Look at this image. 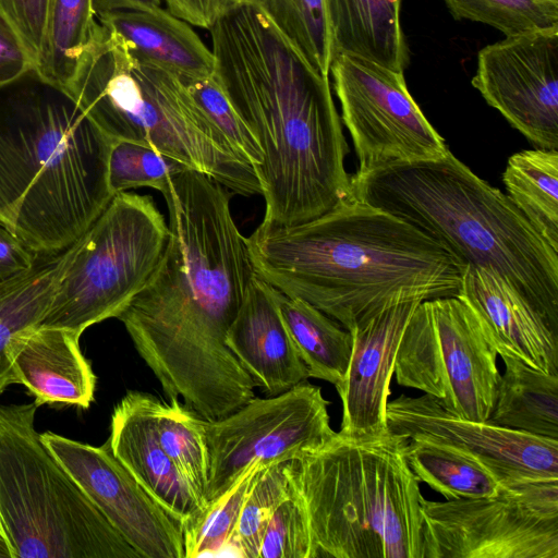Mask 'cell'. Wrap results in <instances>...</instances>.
I'll use <instances>...</instances> for the list:
<instances>
[{
    "mask_svg": "<svg viewBox=\"0 0 558 558\" xmlns=\"http://www.w3.org/2000/svg\"><path fill=\"white\" fill-rule=\"evenodd\" d=\"M161 194L167 244L144 287L116 318L165 396L215 421L255 397L251 376L226 343L255 271L227 187L185 168Z\"/></svg>",
    "mask_w": 558,
    "mask_h": 558,
    "instance_id": "6da1fadb",
    "label": "cell"
},
{
    "mask_svg": "<svg viewBox=\"0 0 558 558\" xmlns=\"http://www.w3.org/2000/svg\"><path fill=\"white\" fill-rule=\"evenodd\" d=\"M214 76L263 151V227L319 217L353 196L329 76L317 73L255 2L209 27Z\"/></svg>",
    "mask_w": 558,
    "mask_h": 558,
    "instance_id": "7a4b0ae2",
    "label": "cell"
},
{
    "mask_svg": "<svg viewBox=\"0 0 558 558\" xmlns=\"http://www.w3.org/2000/svg\"><path fill=\"white\" fill-rule=\"evenodd\" d=\"M255 274L350 332L400 301L457 295L466 265L415 227L354 196L310 221L258 226Z\"/></svg>",
    "mask_w": 558,
    "mask_h": 558,
    "instance_id": "3957f363",
    "label": "cell"
},
{
    "mask_svg": "<svg viewBox=\"0 0 558 558\" xmlns=\"http://www.w3.org/2000/svg\"><path fill=\"white\" fill-rule=\"evenodd\" d=\"M113 141L36 69L0 86V222L37 255L75 243L113 197Z\"/></svg>",
    "mask_w": 558,
    "mask_h": 558,
    "instance_id": "277c9868",
    "label": "cell"
},
{
    "mask_svg": "<svg viewBox=\"0 0 558 558\" xmlns=\"http://www.w3.org/2000/svg\"><path fill=\"white\" fill-rule=\"evenodd\" d=\"M354 197L404 220L465 265L509 282L558 336V251L507 194L450 150L351 175Z\"/></svg>",
    "mask_w": 558,
    "mask_h": 558,
    "instance_id": "5b68a950",
    "label": "cell"
},
{
    "mask_svg": "<svg viewBox=\"0 0 558 558\" xmlns=\"http://www.w3.org/2000/svg\"><path fill=\"white\" fill-rule=\"evenodd\" d=\"M64 89L113 142L153 147L231 193L262 195L255 169L207 118L182 80L100 23Z\"/></svg>",
    "mask_w": 558,
    "mask_h": 558,
    "instance_id": "8992f818",
    "label": "cell"
},
{
    "mask_svg": "<svg viewBox=\"0 0 558 558\" xmlns=\"http://www.w3.org/2000/svg\"><path fill=\"white\" fill-rule=\"evenodd\" d=\"M408 439L365 441L339 435L293 461L314 558H423L424 499L410 469Z\"/></svg>",
    "mask_w": 558,
    "mask_h": 558,
    "instance_id": "52a82bcc",
    "label": "cell"
},
{
    "mask_svg": "<svg viewBox=\"0 0 558 558\" xmlns=\"http://www.w3.org/2000/svg\"><path fill=\"white\" fill-rule=\"evenodd\" d=\"M37 408L0 404V523L11 558H141L45 445Z\"/></svg>",
    "mask_w": 558,
    "mask_h": 558,
    "instance_id": "ba28073f",
    "label": "cell"
},
{
    "mask_svg": "<svg viewBox=\"0 0 558 558\" xmlns=\"http://www.w3.org/2000/svg\"><path fill=\"white\" fill-rule=\"evenodd\" d=\"M168 223L148 195L121 192L75 242L40 325L80 336L117 317L144 287L168 240Z\"/></svg>",
    "mask_w": 558,
    "mask_h": 558,
    "instance_id": "9c48e42d",
    "label": "cell"
},
{
    "mask_svg": "<svg viewBox=\"0 0 558 558\" xmlns=\"http://www.w3.org/2000/svg\"><path fill=\"white\" fill-rule=\"evenodd\" d=\"M497 351L473 310L459 295L422 301L402 333L393 375L451 414L487 422L500 372Z\"/></svg>",
    "mask_w": 558,
    "mask_h": 558,
    "instance_id": "30bf717a",
    "label": "cell"
},
{
    "mask_svg": "<svg viewBox=\"0 0 558 558\" xmlns=\"http://www.w3.org/2000/svg\"><path fill=\"white\" fill-rule=\"evenodd\" d=\"M423 558H558V477L505 480L492 496L423 499Z\"/></svg>",
    "mask_w": 558,
    "mask_h": 558,
    "instance_id": "8fae6325",
    "label": "cell"
},
{
    "mask_svg": "<svg viewBox=\"0 0 558 558\" xmlns=\"http://www.w3.org/2000/svg\"><path fill=\"white\" fill-rule=\"evenodd\" d=\"M329 402L306 381L266 398L254 397L229 415L205 420L209 458L207 501L228 490L253 464L300 459L333 440Z\"/></svg>",
    "mask_w": 558,
    "mask_h": 558,
    "instance_id": "7c38bea8",
    "label": "cell"
},
{
    "mask_svg": "<svg viewBox=\"0 0 558 558\" xmlns=\"http://www.w3.org/2000/svg\"><path fill=\"white\" fill-rule=\"evenodd\" d=\"M330 72L357 172L434 159L449 150L412 98L403 72L349 54H336Z\"/></svg>",
    "mask_w": 558,
    "mask_h": 558,
    "instance_id": "4fadbf2b",
    "label": "cell"
},
{
    "mask_svg": "<svg viewBox=\"0 0 558 558\" xmlns=\"http://www.w3.org/2000/svg\"><path fill=\"white\" fill-rule=\"evenodd\" d=\"M472 85L536 148L558 150V29L484 47Z\"/></svg>",
    "mask_w": 558,
    "mask_h": 558,
    "instance_id": "5bb4252c",
    "label": "cell"
},
{
    "mask_svg": "<svg viewBox=\"0 0 558 558\" xmlns=\"http://www.w3.org/2000/svg\"><path fill=\"white\" fill-rule=\"evenodd\" d=\"M41 439L89 500L141 558H184L181 523L111 452L46 432Z\"/></svg>",
    "mask_w": 558,
    "mask_h": 558,
    "instance_id": "9a60e30c",
    "label": "cell"
},
{
    "mask_svg": "<svg viewBox=\"0 0 558 558\" xmlns=\"http://www.w3.org/2000/svg\"><path fill=\"white\" fill-rule=\"evenodd\" d=\"M386 421L392 435L457 449L504 478L558 477V439L456 416L427 393L388 401Z\"/></svg>",
    "mask_w": 558,
    "mask_h": 558,
    "instance_id": "2e32d148",
    "label": "cell"
},
{
    "mask_svg": "<svg viewBox=\"0 0 558 558\" xmlns=\"http://www.w3.org/2000/svg\"><path fill=\"white\" fill-rule=\"evenodd\" d=\"M422 300L391 304L351 331L353 348L342 383L339 435L365 441L386 436V410L397 350L404 328Z\"/></svg>",
    "mask_w": 558,
    "mask_h": 558,
    "instance_id": "e0dca14e",
    "label": "cell"
},
{
    "mask_svg": "<svg viewBox=\"0 0 558 558\" xmlns=\"http://www.w3.org/2000/svg\"><path fill=\"white\" fill-rule=\"evenodd\" d=\"M158 401L149 393L129 391L113 409L107 442L144 490L183 525L202 506L161 447L157 432Z\"/></svg>",
    "mask_w": 558,
    "mask_h": 558,
    "instance_id": "ac0fdd59",
    "label": "cell"
},
{
    "mask_svg": "<svg viewBox=\"0 0 558 558\" xmlns=\"http://www.w3.org/2000/svg\"><path fill=\"white\" fill-rule=\"evenodd\" d=\"M473 310L496 348L544 373L558 375V336L501 276L466 265L458 294Z\"/></svg>",
    "mask_w": 558,
    "mask_h": 558,
    "instance_id": "d6986e66",
    "label": "cell"
},
{
    "mask_svg": "<svg viewBox=\"0 0 558 558\" xmlns=\"http://www.w3.org/2000/svg\"><path fill=\"white\" fill-rule=\"evenodd\" d=\"M226 343L267 397L306 381L308 371L282 322L272 288L256 274L232 322Z\"/></svg>",
    "mask_w": 558,
    "mask_h": 558,
    "instance_id": "ffe728a7",
    "label": "cell"
},
{
    "mask_svg": "<svg viewBox=\"0 0 558 558\" xmlns=\"http://www.w3.org/2000/svg\"><path fill=\"white\" fill-rule=\"evenodd\" d=\"M73 330L38 325L15 336L8 348L14 384L26 387L35 403L83 409L94 401L96 376Z\"/></svg>",
    "mask_w": 558,
    "mask_h": 558,
    "instance_id": "44dd1931",
    "label": "cell"
},
{
    "mask_svg": "<svg viewBox=\"0 0 558 558\" xmlns=\"http://www.w3.org/2000/svg\"><path fill=\"white\" fill-rule=\"evenodd\" d=\"M140 56L178 76L214 73V54L191 24L161 7L120 9L97 15Z\"/></svg>",
    "mask_w": 558,
    "mask_h": 558,
    "instance_id": "7402d4cb",
    "label": "cell"
},
{
    "mask_svg": "<svg viewBox=\"0 0 558 558\" xmlns=\"http://www.w3.org/2000/svg\"><path fill=\"white\" fill-rule=\"evenodd\" d=\"M333 57L349 54L403 72L408 50L400 0H326Z\"/></svg>",
    "mask_w": 558,
    "mask_h": 558,
    "instance_id": "603a6c76",
    "label": "cell"
},
{
    "mask_svg": "<svg viewBox=\"0 0 558 558\" xmlns=\"http://www.w3.org/2000/svg\"><path fill=\"white\" fill-rule=\"evenodd\" d=\"M74 248L75 243L58 254L38 255L29 270L0 282V396L14 384L8 357L11 340L40 325Z\"/></svg>",
    "mask_w": 558,
    "mask_h": 558,
    "instance_id": "cb8c5ba5",
    "label": "cell"
},
{
    "mask_svg": "<svg viewBox=\"0 0 558 558\" xmlns=\"http://www.w3.org/2000/svg\"><path fill=\"white\" fill-rule=\"evenodd\" d=\"M488 422L533 436L558 439V375L544 373L510 355Z\"/></svg>",
    "mask_w": 558,
    "mask_h": 558,
    "instance_id": "d4e9b609",
    "label": "cell"
},
{
    "mask_svg": "<svg viewBox=\"0 0 558 558\" xmlns=\"http://www.w3.org/2000/svg\"><path fill=\"white\" fill-rule=\"evenodd\" d=\"M272 294L292 342L307 367L308 377L328 381L337 388L350 363L352 333L303 300L290 298L275 288Z\"/></svg>",
    "mask_w": 558,
    "mask_h": 558,
    "instance_id": "484cf974",
    "label": "cell"
},
{
    "mask_svg": "<svg viewBox=\"0 0 558 558\" xmlns=\"http://www.w3.org/2000/svg\"><path fill=\"white\" fill-rule=\"evenodd\" d=\"M502 182L508 197L558 251V150L534 148L511 155Z\"/></svg>",
    "mask_w": 558,
    "mask_h": 558,
    "instance_id": "4316f807",
    "label": "cell"
},
{
    "mask_svg": "<svg viewBox=\"0 0 558 558\" xmlns=\"http://www.w3.org/2000/svg\"><path fill=\"white\" fill-rule=\"evenodd\" d=\"M404 456L417 480L447 500L492 496L509 480L471 456L428 441L408 439Z\"/></svg>",
    "mask_w": 558,
    "mask_h": 558,
    "instance_id": "83f0119b",
    "label": "cell"
},
{
    "mask_svg": "<svg viewBox=\"0 0 558 558\" xmlns=\"http://www.w3.org/2000/svg\"><path fill=\"white\" fill-rule=\"evenodd\" d=\"M98 27L95 0H49L46 38L36 71L65 88Z\"/></svg>",
    "mask_w": 558,
    "mask_h": 558,
    "instance_id": "f1b7e54d",
    "label": "cell"
},
{
    "mask_svg": "<svg viewBox=\"0 0 558 558\" xmlns=\"http://www.w3.org/2000/svg\"><path fill=\"white\" fill-rule=\"evenodd\" d=\"M158 438L190 485L202 508L207 504L209 458L205 437V418L180 402L158 401L156 409Z\"/></svg>",
    "mask_w": 558,
    "mask_h": 558,
    "instance_id": "f546056e",
    "label": "cell"
},
{
    "mask_svg": "<svg viewBox=\"0 0 558 558\" xmlns=\"http://www.w3.org/2000/svg\"><path fill=\"white\" fill-rule=\"evenodd\" d=\"M320 75L329 76L333 45L326 0H254Z\"/></svg>",
    "mask_w": 558,
    "mask_h": 558,
    "instance_id": "4dcf8cb0",
    "label": "cell"
},
{
    "mask_svg": "<svg viewBox=\"0 0 558 558\" xmlns=\"http://www.w3.org/2000/svg\"><path fill=\"white\" fill-rule=\"evenodd\" d=\"M293 461L264 465L257 472L229 543V555L258 558L265 530L279 504L293 488Z\"/></svg>",
    "mask_w": 558,
    "mask_h": 558,
    "instance_id": "1f68e13d",
    "label": "cell"
},
{
    "mask_svg": "<svg viewBox=\"0 0 558 558\" xmlns=\"http://www.w3.org/2000/svg\"><path fill=\"white\" fill-rule=\"evenodd\" d=\"M262 464L250 466L222 495L182 525L184 558L229 555V543L245 496Z\"/></svg>",
    "mask_w": 558,
    "mask_h": 558,
    "instance_id": "d6a6232c",
    "label": "cell"
},
{
    "mask_svg": "<svg viewBox=\"0 0 558 558\" xmlns=\"http://www.w3.org/2000/svg\"><path fill=\"white\" fill-rule=\"evenodd\" d=\"M452 16L509 36L558 29V0H444Z\"/></svg>",
    "mask_w": 558,
    "mask_h": 558,
    "instance_id": "836d02e7",
    "label": "cell"
},
{
    "mask_svg": "<svg viewBox=\"0 0 558 558\" xmlns=\"http://www.w3.org/2000/svg\"><path fill=\"white\" fill-rule=\"evenodd\" d=\"M185 168L153 147L116 141L108 159V185L112 195L144 186L162 193L170 178Z\"/></svg>",
    "mask_w": 558,
    "mask_h": 558,
    "instance_id": "e575fe53",
    "label": "cell"
},
{
    "mask_svg": "<svg viewBox=\"0 0 558 558\" xmlns=\"http://www.w3.org/2000/svg\"><path fill=\"white\" fill-rule=\"evenodd\" d=\"M194 101L229 141L236 154L254 169L263 162L259 143L242 121L214 74L179 76Z\"/></svg>",
    "mask_w": 558,
    "mask_h": 558,
    "instance_id": "d590c367",
    "label": "cell"
},
{
    "mask_svg": "<svg viewBox=\"0 0 558 558\" xmlns=\"http://www.w3.org/2000/svg\"><path fill=\"white\" fill-rule=\"evenodd\" d=\"M314 557L308 515L293 480L292 490L279 504L265 530L258 558Z\"/></svg>",
    "mask_w": 558,
    "mask_h": 558,
    "instance_id": "8d00e7d4",
    "label": "cell"
},
{
    "mask_svg": "<svg viewBox=\"0 0 558 558\" xmlns=\"http://www.w3.org/2000/svg\"><path fill=\"white\" fill-rule=\"evenodd\" d=\"M49 0H0L2 15L21 37L37 65L44 49ZM36 68V66H35Z\"/></svg>",
    "mask_w": 558,
    "mask_h": 558,
    "instance_id": "74e56055",
    "label": "cell"
},
{
    "mask_svg": "<svg viewBox=\"0 0 558 558\" xmlns=\"http://www.w3.org/2000/svg\"><path fill=\"white\" fill-rule=\"evenodd\" d=\"M35 61L12 25L0 15V86L32 69Z\"/></svg>",
    "mask_w": 558,
    "mask_h": 558,
    "instance_id": "f35d334b",
    "label": "cell"
},
{
    "mask_svg": "<svg viewBox=\"0 0 558 558\" xmlns=\"http://www.w3.org/2000/svg\"><path fill=\"white\" fill-rule=\"evenodd\" d=\"M37 254L0 222V282L29 270Z\"/></svg>",
    "mask_w": 558,
    "mask_h": 558,
    "instance_id": "ab89813d",
    "label": "cell"
},
{
    "mask_svg": "<svg viewBox=\"0 0 558 558\" xmlns=\"http://www.w3.org/2000/svg\"><path fill=\"white\" fill-rule=\"evenodd\" d=\"M173 15L193 26L209 29L219 13L217 0H163Z\"/></svg>",
    "mask_w": 558,
    "mask_h": 558,
    "instance_id": "60d3db41",
    "label": "cell"
},
{
    "mask_svg": "<svg viewBox=\"0 0 558 558\" xmlns=\"http://www.w3.org/2000/svg\"><path fill=\"white\" fill-rule=\"evenodd\" d=\"M160 4L161 0H95L97 15L112 10L155 8L160 7Z\"/></svg>",
    "mask_w": 558,
    "mask_h": 558,
    "instance_id": "b9f144b4",
    "label": "cell"
},
{
    "mask_svg": "<svg viewBox=\"0 0 558 558\" xmlns=\"http://www.w3.org/2000/svg\"><path fill=\"white\" fill-rule=\"evenodd\" d=\"M254 0H217L219 12H221L225 9H228L230 7L253 2Z\"/></svg>",
    "mask_w": 558,
    "mask_h": 558,
    "instance_id": "7bdbcfd3",
    "label": "cell"
},
{
    "mask_svg": "<svg viewBox=\"0 0 558 558\" xmlns=\"http://www.w3.org/2000/svg\"><path fill=\"white\" fill-rule=\"evenodd\" d=\"M0 558H11L9 545L2 534H0Z\"/></svg>",
    "mask_w": 558,
    "mask_h": 558,
    "instance_id": "ee69618b",
    "label": "cell"
},
{
    "mask_svg": "<svg viewBox=\"0 0 558 558\" xmlns=\"http://www.w3.org/2000/svg\"><path fill=\"white\" fill-rule=\"evenodd\" d=\"M0 534L3 535V531H2V526H1V523H0ZM4 537V536H3Z\"/></svg>",
    "mask_w": 558,
    "mask_h": 558,
    "instance_id": "f6af8a7d",
    "label": "cell"
}]
</instances>
